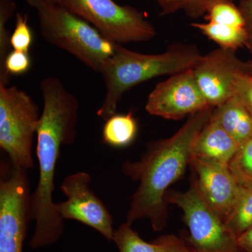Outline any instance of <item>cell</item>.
Returning a JSON list of instances; mask_svg holds the SVG:
<instances>
[{
	"label": "cell",
	"instance_id": "15",
	"mask_svg": "<svg viewBox=\"0 0 252 252\" xmlns=\"http://www.w3.org/2000/svg\"><path fill=\"white\" fill-rule=\"evenodd\" d=\"M137 124L132 112L114 114L105 122L102 129L104 143L114 148L127 147L135 140Z\"/></svg>",
	"mask_w": 252,
	"mask_h": 252
},
{
	"label": "cell",
	"instance_id": "17",
	"mask_svg": "<svg viewBox=\"0 0 252 252\" xmlns=\"http://www.w3.org/2000/svg\"><path fill=\"white\" fill-rule=\"evenodd\" d=\"M112 241L119 252H160L162 250L161 244L157 239L152 243L144 241L127 222L114 230Z\"/></svg>",
	"mask_w": 252,
	"mask_h": 252
},
{
	"label": "cell",
	"instance_id": "2",
	"mask_svg": "<svg viewBox=\"0 0 252 252\" xmlns=\"http://www.w3.org/2000/svg\"><path fill=\"white\" fill-rule=\"evenodd\" d=\"M215 107L189 116L185 125L169 138L149 144L140 160L123 164L124 175L139 182L131 198L127 223L148 219L155 231L165 228L168 217L169 188L185 174L190 163L194 142L212 117Z\"/></svg>",
	"mask_w": 252,
	"mask_h": 252
},
{
	"label": "cell",
	"instance_id": "11",
	"mask_svg": "<svg viewBox=\"0 0 252 252\" xmlns=\"http://www.w3.org/2000/svg\"><path fill=\"white\" fill-rule=\"evenodd\" d=\"M209 107L190 69L158 83L149 94L145 107L151 115L180 120Z\"/></svg>",
	"mask_w": 252,
	"mask_h": 252
},
{
	"label": "cell",
	"instance_id": "14",
	"mask_svg": "<svg viewBox=\"0 0 252 252\" xmlns=\"http://www.w3.org/2000/svg\"><path fill=\"white\" fill-rule=\"evenodd\" d=\"M211 119L218 123L240 146L252 137V116L235 95L215 107Z\"/></svg>",
	"mask_w": 252,
	"mask_h": 252
},
{
	"label": "cell",
	"instance_id": "29",
	"mask_svg": "<svg viewBox=\"0 0 252 252\" xmlns=\"http://www.w3.org/2000/svg\"><path fill=\"white\" fill-rule=\"evenodd\" d=\"M239 245L246 252H252V224L238 238Z\"/></svg>",
	"mask_w": 252,
	"mask_h": 252
},
{
	"label": "cell",
	"instance_id": "18",
	"mask_svg": "<svg viewBox=\"0 0 252 252\" xmlns=\"http://www.w3.org/2000/svg\"><path fill=\"white\" fill-rule=\"evenodd\" d=\"M225 224L237 238L252 224V188L244 187Z\"/></svg>",
	"mask_w": 252,
	"mask_h": 252
},
{
	"label": "cell",
	"instance_id": "9",
	"mask_svg": "<svg viewBox=\"0 0 252 252\" xmlns=\"http://www.w3.org/2000/svg\"><path fill=\"white\" fill-rule=\"evenodd\" d=\"M194 77L209 106L217 107L235 95L239 78L252 74L251 64L239 59L235 50H212L193 69Z\"/></svg>",
	"mask_w": 252,
	"mask_h": 252
},
{
	"label": "cell",
	"instance_id": "1",
	"mask_svg": "<svg viewBox=\"0 0 252 252\" xmlns=\"http://www.w3.org/2000/svg\"><path fill=\"white\" fill-rule=\"evenodd\" d=\"M40 89L44 106L36 133L39 181L31 194V219L35 224L29 243L32 249L56 243L64 230L53 199L55 173L61 147L76 140L79 107L77 97L59 78H44Z\"/></svg>",
	"mask_w": 252,
	"mask_h": 252
},
{
	"label": "cell",
	"instance_id": "12",
	"mask_svg": "<svg viewBox=\"0 0 252 252\" xmlns=\"http://www.w3.org/2000/svg\"><path fill=\"white\" fill-rule=\"evenodd\" d=\"M200 193L209 207L225 222L244 188L228 165L190 157Z\"/></svg>",
	"mask_w": 252,
	"mask_h": 252
},
{
	"label": "cell",
	"instance_id": "24",
	"mask_svg": "<svg viewBox=\"0 0 252 252\" xmlns=\"http://www.w3.org/2000/svg\"><path fill=\"white\" fill-rule=\"evenodd\" d=\"M235 95L252 116V75L245 74L239 78L235 87Z\"/></svg>",
	"mask_w": 252,
	"mask_h": 252
},
{
	"label": "cell",
	"instance_id": "5",
	"mask_svg": "<svg viewBox=\"0 0 252 252\" xmlns=\"http://www.w3.org/2000/svg\"><path fill=\"white\" fill-rule=\"evenodd\" d=\"M40 116L26 91L0 84V147L13 165L26 170L34 167L32 152Z\"/></svg>",
	"mask_w": 252,
	"mask_h": 252
},
{
	"label": "cell",
	"instance_id": "27",
	"mask_svg": "<svg viewBox=\"0 0 252 252\" xmlns=\"http://www.w3.org/2000/svg\"><path fill=\"white\" fill-rule=\"evenodd\" d=\"M244 21L248 39L245 46L252 53V0H241L238 6Z\"/></svg>",
	"mask_w": 252,
	"mask_h": 252
},
{
	"label": "cell",
	"instance_id": "23",
	"mask_svg": "<svg viewBox=\"0 0 252 252\" xmlns=\"http://www.w3.org/2000/svg\"><path fill=\"white\" fill-rule=\"evenodd\" d=\"M16 16L15 29L11 36V48L28 53L32 44L33 35L28 16L21 13H17Z\"/></svg>",
	"mask_w": 252,
	"mask_h": 252
},
{
	"label": "cell",
	"instance_id": "28",
	"mask_svg": "<svg viewBox=\"0 0 252 252\" xmlns=\"http://www.w3.org/2000/svg\"><path fill=\"white\" fill-rule=\"evenodd\" d=\"M162 10V14H169L183 9L182 0H157Z\"/></svg>",
	"mask_w": 252,
	"mask_h": 252
},
{
	"label": "cell",
	"instance_id": "20",
	"mask_svg": "<svg viewBox=\"0 0 252 252\" xmlns=\"http://www.w3.org/2000/svg\"><path fill=\"white\" fill-rule=\"evenodd\" d=\"M205 18L208 22L232 27L245 28L241 12L231 0H223L216 3L205 15Z\"/></svg>",
	"mask_w": 252,
	"mask_h": 252
},
{
	"label": "cell",
	"instance_id": "8",
	"mask_svg": "<svg viewBox=\"0 0 252 252\" xmlns=\"http://www.w3.org/2000/svg\"><path fill=\"white\" fill-rule=\"evenodd\" d=\"M31 219L27 170L13 165L0 180V252H23Z\"/></svg>",
	"mask_w": 252,
	"mask_h": 252
},
{
	"label": "cell",
	"instance_id": "16",
	"mask_svg": "<svg viewBox=\"0 0 252 252\" xmlns=\"http://www.w3.org/2000/svg\"><path fill=\"white\" fill-rule=\"evenodd\" d=\"M196 28L223 49L236 50L246 44L248 34L245 28H235L219 23H194Z\"/></svg>",
	"mask_w": 252,
	"mask_h": 252
},
{
	"label": "cell",
	"instance_id": "22",
	"mask_svg": "<svg viewBox=\"0 0 252 252\" xmlns=\"http://www.w3.org/2000/svg\"><path fill=\"white\" fill-rule=\"evenodd\" d=\"M31 67V59L28 53L13 50L5 59L4 69L0 72V84L9 85L11 76L26 74Z\"/></svg>",
	"mask_w": 252,
	"mask_h": 252
},
{
	"label": "cell",
	"instance_id": "19",
	"mask_svg": "<svg viewBox=\"0 0 252 252\" xmlns=\"http://www.w3.org/2000/svg\"><path fill=\"white\" fill-rule=\"evenodd\" d=\"M228 167L240 185L252 188V137L240 146Z\"/></svg>",
	"mask_w": 252,
	"mask_h": 252
},
{
	"label": "cell",
	"instance_id": "30",
	"mask_svg": "<svg viewBox=\"0 0 252 252\" xmlns=\"http://www.w3.org/2000/svg\"><path fill=\"white\" fill-rule=\"evenodd\" d=\"M44 2L49 4H61V0H42Z\"/></svg>",
	"mask_w": 252,
	"mask_h": 252
},
{
	"label": "cell",
	"instance_id": "6",
	"mask_svg": "<svg viewBox=\"0 0 252 252\" xmlns=\"http://www.w3.org/2000/svg\"><path fill=\"white\" fill-rule=\"evenodd\" d=\"M166 200L183 212L184 221L189 231L188 240L195 252H246L225 222L205 203L195 175L188 190H168Z\"/></svg>",
	"mask_w": 252,
	"mask_h": 252
},
{
	"label": "cell",
	"instance_id": "3",
	"mask_svg": "<svg viewBox=\"0 0 252 252\" xmlns=\"http://www.w3.org/2000/svg\"><path fill=\"white\" fill-rule=\"evenodd\" d=\"M203 56L193 44L177 43L161 54H144L117 44L115 53L100 72L106 94L97 115L106 122L116 114L118 104L131 88L153 78L193 69Z\"/></svg>",
	"mask_w": 252,
	"mask_h": 252
},
{
	"label": "cell",
	"instance_id": "26",
	"mask_svg": "<svg viewBox=\"0 0 252 252\" xmlns=\"http://www.w3.org/2000/svg\"><path fill=\"white\" fill-rule=\"evenodd\" d=\"M183 9L189 17L198 18L206 15L212 6L223 0H182Z\"/></svg>",
	"mask_w": 252,
	"mask_h": 252
},
{
	"label": "cell",
	"instance_id": "4",
	"mask_svg": "<svg viewBox=\"0 0 252 252\" xmlns=\"http://www.w3.org/2000/svg\"><path fill=\"white\" fill-rule=\"evenodd\" d=\"M36 10L41 36L46 41L64 50L100 74L115 53L117 44L107 40L97 30L61 4L42 0H27Z\"/></svg>",
	"mask_w": 252,
	"mask_h": 252
},
{
	"label": "cell",
	"instance_id": "31",
	"mask_svg": "<svg viewBox=\"0 0 252 252\" xmlns=\"http://www.w3.org/2000/svg\"><path fill=\"white\" fill-rule=\"evenodd\" d=\"M250 64H251V72H252V61L251 62H250Z\"/></svg>",
	"mask_w": 252,
	"mask_h": 252
},
{
	"label": "cell",
	"instance_id": "21",
	"mask_svg": "<svg viewBox=\"0 0 252 252\" xmlns=\"http://www.w3.org/2000/svg\"><path fill=\"white\" fill-rule=\"evenodd\" d=\"M16 4L13 0H0V72L4 69L5 59L11 52V36L6 23L14 15Z\"/></svg>",
	"mask_w": 252,
	"mask_h": 252
},
{
	"label": "cell",
	"instance_id": "25",
	"mask_svg": "<svg viewBox=\"0 0 252 252\" xmlns=\"http://www.w3.org/2000/svg\"><path fill=\"white\" fill-rule=\"evenodd\" d=\"M157 240L162 245L160 252H196L189 240L175 235H162Z\"/></svg>",
	"mask_w": 252,
	"mask_h": 252
},
{
	"label": "cell",
	"instance_id": "7",
	"mask_svg": "<svg viewBox=\"0 0 252 252\" xmlns=\"http://www.w3.org/2000/svg\"><path fill=\"white\" fill-rule=\"evenodd\" d=\"M63 6L85 20L107 40L115 44L153 39L157 31L143 13L113 0H61Z\"/></svg>",
	"mask_w": 252,
	"mask_h": 252
},
{
	"label": "cell",
	"instance_id": "10",
	"mask_svg": "<svg viewBox=\"0 0 252 252\" xmlns=\"http://www.w3.org/2000/svg\"><path fill=\"white\" fill-rule=\"evenodd\" d=\"M91 177L79 172L67 176L61 190L67 197L56 203V212L63 220H74L97 230L108 241H112L114 230L110 212L103 202L91 190Z\"/></svg>",
	"mask_w": 252,
	"mask_h": 252
},
{
	"label": "cell",
	"instance_id": "13",
	"mask_svg": "<svg viewBox=\"0 0 252 252\" xmlns=\"http://www.w3.org/2000/svg\"><path fill=\"white\" fill-rule=\"evenodd\" d=\"M239 147L238 142L210 118L194 142L191 157L228 165Z\"/></svg>",
	"mask_w": 252,
	"mask_h": 252
}]
</instances>
